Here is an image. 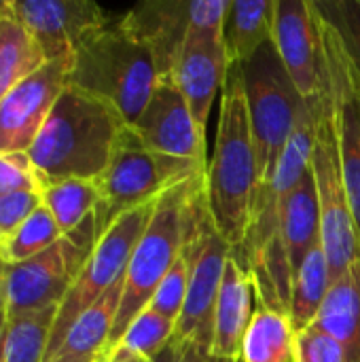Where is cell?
<instances>
[{"mask_svg":"<svg viewBox=\"0 0 360 362\" xmlns=\"http://www.w3.org/2000/svg\"><path fill=\"white\" fill-rule=\"evenodd\" d=\"M257 193L259 165L242 68L231 64L223 83L214 151L206 170V202L214 227L233 250L246 240Z\"/></svg>","mask_w":360,"mask_h":362,"instance_id":"6da1fadb","label":"cell"},{"mask_svg":"<svg viewBox=\"0 0 360 362\" xmlns=\"http://www.w3.org/2000/svg\"><path fill=\"white\" fill-rule=\"evenodd\" d=\"M125 125L112 106L68 85L28 151L40 187L70 178L95 180Z\"/></svg>","mask_w":360,"mask_h":362,"instance_id":"7a4b0ae2","label":"cell"},{"mask_svg":"<svg viewBox=\"0 0 360 362\" xmlns=\"http://www.w3.org/2000/svg\"><path fill=\"white\" fill-rule=\"evenodd\" d=\"M159 83L151 51L119 19L85 40L72 55L68 85L112 106L132 125Z\"/></svg>","mask_w":360,"mask_h":362,"instance_id":"3957f363","label":"cell"},{"mask_svg":"<svg viewBox=\"0 0 360 362\" xmlns=\"http://www.w3.org/2000/svg\"><path fill=\"white\" fill-rule=\"evenodd\" d=\"M204 176L206 174L189 178L157 197L151 221L142 238L138 240L125 269L123 295L104 356H108L117 348L132 320L151 303L161 280L182 255L189 199Z\"/></svg>","mask_w":360,"mask_h":362,"instance_id":"277c9868","label":"cell"},{"mask_svg":"<svg viewBox=\"0 0 360 362\" xmlns=\"http://www.w3.org/2000/svg\"><path fill=\"white\" fill-rule=\"evenodd\" d=\"M208 165L155 153L142 144L132 125H125L106 170L95 178L100 202L95 208L98 240L125 212L155 202L168 189L206 174Z\"/></svg>","mask_w":360,"mask_h":362,"instance_id":"5b68a950","label":"cell"},{"mask_svg":"<svg viewBox=\"0 0 360 362\" xmlns=\"http://www.w3.org/2000/svg\"><path fill=\"white\" fill-rule=\"evenodd\" d=\"M231 244L219 233L206 202V176L191 193L187 210V229L182 257L189 267V293L185 310L176 322V331L170 348L178 350L187 344H195L210 352L214 308L225 274Z\"/></svg>","mask_w":360,"mask_h":362,"instance_id":"8992f818","label":"cell"},{"mask_svg":"<svg viewBox=\"0 0 360 362\" xmlns=\"http://www.w3.org/2000/svg\"><path fill=\"white\" fill-rule=\"evenodd\" d=\"M252 140L259 165V191L265 189L297 127L306 100L289 76L274 40L263 45L242 66Z\"/></svg>","mask_w":360,"mask_h":362,"instance_id":"52a82bcc","label":"cell"},{"mask_svg":"<svg viewBox=\"0 0 360 362\" xmlns=\"http://www.w3.org/2000/svg\"><path fill=\"white\" fill-rule=\"evenodd\" d=\"M308 102L314 115V146L310 172L320 204V242L329 259L333 282L342 274H346L352 263L360 261V242L346 195L335 106L325 78L323 91Z\"/></svg>","mask_w":360,"mask_h":362,"instance_id":"ba28073f","label":"cell"},{"mask_svg":"<svg viewBox=\"0 0 360 362\" xmlns=\"http://www.w3.org/2000/svg\"><path fill=\"white\" fill-rule=\"evenodd\" d=\"M155 204L157 199L121 214L98 240L93 252L89 255L87 263L83 265L70 291L66 293L64 301L57 308L45 362L51 361L53 354L59 350L66 333L76 322V318L83 312H87L98 299H102L117 282L125 278L132 252L151 221Z\"/></svg>","mask_w":360,"mask_h":362,"instance_id":"9c48e42d","label":"cell"},{"mask_svg":"<svg viewBox=\"0 0 360 362\" xmlns=\"http://www.w3.org/2000/svg\"><path fill=\"white\" fill-rule=\"evenodd\" d=\"M95 244V214H91L49 250L28 261L4 265L6 318L59 308Z\"/></svg>","mask_w":360,"mask_h":362,"instance_id":"30bf717a","label":"cell"},{"mask_svg":"<svg viewBox=\"0 0 360 362\" xmlns=\"http://www.w3.org/2000/svg\"><path fill=\"white\" fill-rule=\"evenodd\" d=\"M316 19L320 30L323 78L335 106L346 195L360 242V85L350 68V62L344 53L337 34L318 15Z\"/></svg>","mask_w":360,"mask_h":362,"instance_id":"8fae6325","label":"cell"},{"mask_svg":"<svg viewBox=\"0 0 360 362\" xmlns=\"http://www.w3.org/2000/svg\"><path fill=\"white\" fill-rule=\"evenodd\" d=\"M72 55L47 62L0 102V155L28 153L53 104L68 87Z\"/></svg>","mask_w":360,"mask_h":362,"instance_id":"7c38bea8","label":"cell"},{"mask_svg":"<svg viewBox=\"0 0 360 362\" xmlns=\"http://www.w3.org/2000/svg\"><path fill=\"white\" fill-rule=\"evenodd\" d=\"M13 11L47 62L74 55L85 40L112 23L106 11L89 0H13Z\"/></svg>","mask_w":360,"mask_h":362,"instance_id":"4fadbf2b","label":"cell"},{"mask_svg":"<svg viewBox=\"0 0 360 362\" xmlns=\"http://www.w3.org/2000/svg\"><path fill=\"white\" fill-rule=\"evenodd\" d=\"M132 129L155 153L208 165L206 136L197 129L174 78H161Z\"/></svg>","mask_w":360,"mask_h":362,"instance_id":"5bb4252c","label":"cell"},{"mask_svg":"<svg viewBox=\"0 0 360 362\" xmlns=\"http://www.w3.org/2000/svg\"><path fill=\"white\" fill-rule=\"evenodd\" d=\"M274 47L303 100L323 91L320 30L312 0H276Z\"/></svg>","mask_w":360,"mask_h":362,"instance_id":"9a60e30c","label":"cell"},{"mask_svg":"<svg viewBox=\"0 0 360 362\" xmlns=\"http://www.w3.org/2000/svg\"><path fill=\"white\" fill-rule=\"evenodd\" d=\"M227 53L223 36L189 30L174 66V83L185 95L197 129L206 136L208 119L219 89L227 76Z\"/></svg>","mask_w":360,"mask_h":362,"instance_id":"2e32d148","label":"cell"},{"mask_svg":"<svg viewBox=\"0 0 360 362\" xmlns=\"http://www.w3.org/2000/svg\"><path fill=\"white\" fill-rule=\"evenodd\" d=\"M119 23L151 51L159 81L172 78L178 53L191 30V2L146 0L129 8Z\"/></svg>","mask_w":360,"mask_h":362,"instance_id":"e0dca14e","label":"cell"},{"mask_svg":"<svg viewBox=\"0 0 360 362\" xmlns=\"http://www.w3.org/2000/svg\"><path fill=\"white\" fill-rule=\"evenodd\" d=\"M255 280L240 255L233 250L227 259L216 308L210 354L221 361L240 362L244 333L252 320Z\"/></svg>","mask_w":360,"mask_h":362,"instance_id":"ac0fdd59","label":"cell"},{"mask_svg":"<svg viewBox=\"0 0 360 362\" xmlns=\"http://www.w3.org/2000/svg\"><path fill=\"white\" fill-rule=\"evenodd\" d=\"M274 212L278 216V233L286 248L293 274H297L306 255L320 242V204L312 172H308L299 185L276 204Z\"/></svg>","mask_w":360,"mask_h":362,"instance_id":"d6986e66","label":"cell"},{"mask_svg":"<svg viewBox=\"0 0 360 362\" xmlns=\"http://www.w3.org/2000/svg\"><path fill=\"white\" fill-rule=\"evenodd\" d=\"M123 295V280L98 299L66 333L59 350L49 362H93L106 354L112 325Z\"/></svg>","mask_w":360,"mask_h":362,"instance_id":"ffe728a7","label":"cell"},{"mask_svg":"<svg viewBox=\"0 0 360 362\" xmlns=\"http://www.w3.org/2000/svg\"><path fill=\"white\" fill-rule=\"evenodd\" d=\"M346 350V361L360 362V261L331 282L314 322Z\"/></svg>","mask_w":360,"mask_h":362,"instance_id":"44dd1931","label":"cell"},{"mask_svg":"<svg viewBox=\"0 0 360 362\" xmlns=\"http://www.w3.org/2000/svg\"><path fill=\"white\" fill-rule=\"evenodd\" d=\"M274 11L276 0H231V8L223 30L229 66H242L263 45L274 40Z\"/></svg>","mask_w":360,"mask_h":362,"instance_id":"7402d4cb","label":"cell"},{"mask_svg":"<svg viewBox=\"0 0 360 362\" xmlns=\"http://www.w3.org/2000/svg\"><path fill=\"white\" fill-rule=\"evenodd\" d=\"M295 335L289 314L259 308L244 333L240 362H293Z\"/></svg>","mask_w":360,"mask_h":362,"instance_id":"603a6c76","label":"cell"},{"mask_svg":"<svg viewBox=\"0 0 360 362\" xmlns=\"http://www.w3.org/2000/svg\"><path fill=\"white\" fill-rule=\"evenodd\" d=\"M45 64L40 45L15 15L0 21V102Z\"/></svg>","mask_w":360,"mask_h":362,"instance_id":"cb8c5ba5","label":"cell"},{"mask_svg":"<svg viewBox=\"0 0 360 362\" xmlns=\"http://www.w3.org/2000/svg\"><path fill=\"white\" fill-rule=\"evenodd\" d=\"M331 288V267L323 242L312 246L295 274L291 297V322L295 331L316 322L318 312Z\"/></svg>","mask_w":360,"mask_h":362,"instance_id":"d4e9b609","label":"cell"},{"mask_svg":"<svg viewBox=\"0 0 360 362\" xmlns=\"http://www.w3.org/2000/svg\"><path fill=\"white\" fill-rule=\"evenodd\" d=\"M57 308L6 318L0 362H45Z\"/></svg>","mask_w":360,"mask_h":362,"instance_id":"484cf974","label":"cell"},{"mask_svg":"<svg viewBox=\"0 0 360 362\" xmlns=\"http://www.w3.org/2000/svg\"><path fill=\"white\" fill-rule=\"evenodd\" d=\"M100 193L95 180L70 178L42 189V204L53 214L64 235L72 233L98 208Z\"/></svg>","mask_w":360,"mask_h":362,"instance_id":"4316f807","label":"cell"},{"mask_svg":"<svg viewBox=\"0 0 360 362\" xmlns=\"http://www.w3.org/2000/svg\"><path fill=\"white\" fill-rule=\"evenodd\" d=\"M62 238V229L57 227L49 208L42 204L21 227H17L8 238L0 240V259L4 265L28 261L55 246Z\"/></svg>","mask_w":360,"mask_h":362,"instance_id":"83f0119b","label":"cell"},{"mask_svg":"<svg viewBox=\"0 0 360 362\" xmlns=\"http://www.w3.org/2000/svg\"><path fill=\"white\" fill-rule=\"evenodd\" d=\"M176 322L163 318L151 308H144L127 327L117 348L136 352L149 361H157L172 344Z\"/></svg>","mask_w":360,"mask_h":362,"instance_id":"f1b7e54d","label":"cell"},{"mask_svg":"<svg viewBox=\"0 0 360 362\" xmlns=\"http://www.w3.org/2000/svg\"><path fill=\"white\" fill-rule=\"evenodd\" d=\"M312 6L337 34L360 85V0H312Z\"/></svg>","mask_w":360,"mask_h":362,"instance_id":"f546056e","label":"cell"},{"mask_svg":"<svg viewBox=\"0 0 360 362\" xmlns=\"http://www.w3.org/2000/svg\"><path fill=\"white\" fill-rule=\"evenodd\" d=\"M187 293H189V267H187V259L180 255L178 261L172 265V269L161 280L159 288L155 291V295L146 308L155 310L157 314H161L163 318H168L172 322H178V318L185 310Z\"/></svg>","mask_w":360,"mask_h":362,"instance_id":"4dcf8cb0","label":"cell"},{"mask_svg":"<svg viewBox=\"0 0 360 362\" xmlns=\"http://www.w3.org/2000/svg\"><path fill=\"white\" fill-rule=\"evenodd\" d=\"M293 362H348L342 344L316 325L299 329L295 335Z\"/></svg>","mask_w":360,"mask_h":362,"instance_id":"1f68e13d","label":"cell"},{"mask_svg":"<svg viewBox=\"0 0 360 362\" xmlns=\"http://www.w3.org/2000/svg\"><path fill=\"white\" fill-rule=\"evenodd\" d=\"M17 191H42L28 153L0 155V195Z\"/></svg>","mask_w":360,"mask_h":362,"instance_id":"d6a6232c","label":"cell"},{"mask_svg":"<svg viewBox=\"0 0 360 362\" xmlns=\"http://www.w3.org/2000/svg\"><path fill=\"white\" fill-rule=\"evenodd\" d=\"M42 206V191H17L0 195V240L8 238Z\"/></svg>","mask_w":360,"mask_h":362,"instance_id":"836d02e7","label":"cell"},{"mask_svg":"<svg viewBox=\"0 0 360 362\" xmlns=\"http://www.w3.org/2000/svg\"><path fill=\"white\" fill-rule=\"evenodd\" d=\"M231 0H191V30L223 36Z\"/></svg>","mask_w":360,"mask_h":362,"instance_id":"e575fe53","label":"cell"},{"mask_svg":"<svg viewBox=\"0 0 360 362\" xmlns=\"http://www.w3.org/2000/svg\"><path fill=\"white\" fill-rule=\"evenodd\" d=\"M172 350V348H170ZM174 352V358L172 362H231V361H221V358H214L206 348H199L195 344H187L178 350H172Z\"/></svg>","mask_w":360,"mask_h":362,"instance_id":"d590c367","label":"cell"},{"mask_svg":"<svg viewBox=\"0 0 360 362\" xmlns=\"http://www.w3.org/2000/svg\"><path fill=\"white\" fill-rule=\"evenodd\" d=\"M106 362H153L136 352H129V350H123V348H115L108 356H106Z\"/></svg>","mask_w":360,"mask_h":362,"instance_id":"8d00e7d4","label":"cell"},{"mask_svg":"<svg viewBox=\"0 0 360 362\" xmlns=\"http://www.w3.org/2000/svg\"><path fill=\"white\" fill-rule=\"evenodd\" d=\"M6 314V297H4V263L0 259V316Z\"/></svg>","mask_w":360,"mask_h":362,"instance_id":"74e56055","label":"cell"},{"mask_svg":"<svg viewBox=\"0 0 360 362\" xmlns=\"http://www.w3.org/2000/svg\"><path fill=\"white\" fill-rule=\"evenodd\" d=\"M11 15H15L13 13V0H0V21H4Z\"/></svg>","mask_w":360,"mask_h":362,"instance_id":"f35d334b","label":"cell"},{"mask_svg":"<svg viewBox=\"0 0 360 362\" xmlns=\"http://www.w3.org/2000/svg\"><path fill=\"white\" fill-rule=\"evenodd\" d=\"M4 329H6V314L0 316V346H2V337H4Z\"/></svg>","mask_w":360,"mask_h":362,"instance_id":"ab89813d","label":"cell"},{"mask_svg":"<svg viewBox=\"0 0 360 362\" xmlns=\"http://www.w3.org/2000/svg\"><path fill=\"white\" fill-rule=\"evenodd\" d=\"M93 362H106V356H100V358H95Z\"/></svg>","mask_w":360,"mask_h":362,"instance_id":"60d3db41","label":"cell"}]
</instances>
